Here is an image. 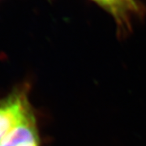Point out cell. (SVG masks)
Here are the masks:
<instances>
[{"instance_id":"6da1fadb","label":"cell","mask_w":146,"mask_h":146,"mask_svg":"<svg viewBox=\"0 0 146 146\" xmlns=\"http://www.w3.org/2000/svg\"><path fill=\"white\" fill-rule=\"evenodd\" d=\"M31 85L24 82L0 98V143L34 110L30 101Z\"/></svg>"},{"instance_id":"7a4b0ae2","label":"cell","mask_w":146,"mask_h":146,"mask_svg":"<svg viewBox=\"0 0 146 146\" xmlns=\"http://www.w3.org/2000/svg\"><path fill=\"white\" fill-rule=\"evenodd\" d=\"M111 16L119 35L127 36L132 29L133 22L145 15V7L139 0H92Z\"/></svg>"},{"instance_id":"3957f363","label":"cell","mask_w":146,"mask_h":146,"mask_svg":"<svg viewBox=\"0 0 146 146\" xmlns=\"http://www.w3.org/2000/svg\"><path fill=\"white\" fill-rule=\"evenodd\" d=\"M0 146H42L36 110L6 136L0 143Z\"/></svg>"}]
</instances>
